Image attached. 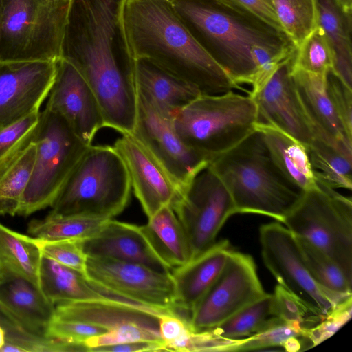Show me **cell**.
<instances>
[{"mask_svg":"<svg viewBox=\"0 0 352 352\" xmlns=\"http://www.w3.org/2000/svg\"><path fill=\"white\" fill-rule=\"evenodd\" d=\"M168 175L180 194L210 160L186 145L172 119L162 114L138 90V111L131 133Z\"/></svg>","mask_w":352,"mask_h":352,"instance_id":"13","label":"cell"},{"mask_svg":"<svg viewBox=\"0 0 352 352\" xmlns=\"http://www.w3.org/2000/svg\"><path fill=\"white\" fill-rule=\"evenodd\" d=\"M109 219L50 213L45 219L32 220L28 232L45 240H85L96 234Z\"/></svg>","mask_w":352,"mask_h":352,"instance_id":"32","label":"cell"},{"mask_svg":"<svg viewBox=\"0 0 352 352\" xmlns=\"http://www.w3.org/2000/svg\"><path fill=\"white\" fill-rule=\"evenodd\" d=\"M153 250L171 270L192 260L185 230L170 206H165L140 226Z\"/></svg>","mask_w":352,"mask_h":352,"instance_id":"26","label":"cell"},{"mask_svg":"<svg viewBox=\"0 0 352 352\" xmlns=\"http://www.w3.org/2000/svg\"><path fill=\"white\" fill-rule=\"evenodd\" d=\"M44 1L47 2V3H55V2H58V1H64V0H44Z\"/></svg>","mask_w":352,"mask_h":352,"instance_id":"52","label":"cell"},{"mask_svg":"<svg viewBox=\"0 0 352 352\" xmlns=\"http://www.w3.org/2000/svg\"><path fill=\"white\" fill-rule=\"evenodd\" d=\"M296 239L305 266L314 280L330 292L352 295V280L346 276L340 266L307 241L296 236Z\"/></svg>","mask_w":352,"mask_h":352,"instance_id":"35","label":"cell"},{"mask_svg":"<svg viewBox=\"0 0 352 352\" xmlns=\"http://www.w3.org/2000/svg\"><path fill=\"white\" fill-rule=\"evenodd\" d=\"M351 315L352 296L335 306L319 323L307 329V338L311 346H316L333 336L350 320Z\"/></svg>","mask_w":352,"mask_h":352,"instance_id":"45","label":"cell"},{"mask_svg":"<svg viewBox=\"0 0 352 352\" xmlns=\"http://www.w3.org/2000/svg\"><path fill=\"white\" fill-rule=\"evenodd\" d=\"M129 175L113 146H89L51 206L50 213L111 219L127 206Z\"/></svg>","mask_w":352,"mask_h":352,"instance_id":"5","label":"cell"},{"mask_svg":"<svg viewBox=\"0 0 352 352\" xmlns=\"http://www.w3.org/2000/svg\"><path fill=\"white\" fill-rule=\"evenodd\" d=\"M126 167L131 188L148 218L180 195L173 180L131 133L122 134L113 146Z\"/></svg>","mask_w":352,"mask_h":352,"instance_id":"18","label":"cell"},{"mask_svg":"<svg viewBox=\"0 0 352 352\" xmlns=\"http://www.w3.org/2000/svg\"><path fill=\"white\" fill-rule=\"evenodd\" d=\"M307 329L298 322H287L275 316L258 333L238 340L232 351L258 350L272 346H282L289 352L297 351L303 346V340L309 341Z\"/></svg>","mask_w":352,"mask_h":352,"instance_id":"33","label":"cell"},{"mask_svg":"<svg viewBox=\"0 0 352 352\" xmlns=\"http://www.w3.org/2000/svg\"><path fill=\"white\" fill-rule=\"evenodd\" d=\"M171 207L188 239L192 259L214 244L223 224L236 214L230 192L209 165L194 177Z\"/></svg>","mask_w":352,"mask_h":352,"instance_id":"10","label":"cell"},{"mask_svg":"<svg viewBox=\"0 0 352 352\" xmlns=\"http://www.w3.org/2000/svg\"><path fill=\"white\" fill-rule=\"evenodd\" d=\"M294 54L249 95L256 104L259 122L276 127L307 146L314 135L291 73Z\"/></svg>","mask_w":352,"mask_h":352,"instance_id":"16","label":"cell"},{"mask_svg":"<svg viewBox=\"0 0 352 352\" xmlns=\"http://www.w3.org/2000/svg\"><path fill=\"white\" fill-rule=\"evenodd\" d=\"M292 76L314 138L352 156V138L346 133L327 96L326 74L292 67Z\"/></svg>","mask_w":352,"mask_h":352,"instance_id":"19","label":"cell"},{"mask_svg":"<svg viewBox=\"0 0 352 352\" xmlns=\"http://www.w3.org/2000/svg\"><path fill=\"white\" fill-rule=\"evenodd\" d=\"M275 317L272 294H267L245 307L217 327L209 329L218 338L239 340L262 330Z\"/></svg>","mask_w":352,"mask_h":352,"instance_id":"34","label":"cell"},{"mask_svg":"<svg viewBox=\"0 0 352 352\" xmlns=\"http://www.w3.org/2000/svg\"><path fill=\"white\" fill-rule=\"evenodd\" d=\"M86 276L97 285L144 306L177 309L171 272L136 263L87 257Z\"/></svg>","mask_w":352,"mask_h":352,"instance_id":"14","label":"cell"},{"mask_svg":"<svg viewBox=\"0 0 352 352\" xmlns=\"http://www.w3.org/2000/svg\"><path fill=\"white\" fill-rule=\"evenodd\" d=\"M274 315L287 322H298L311 328L324 318L292 292L278 284L272 294Z\"/></svg>","mask_w":352,"mask_h":352,"instance_id":"40","label":"cell"},{"mask_svg":"<svg viewBox=\"0 0 352 352\" xmlns=\"http://www.w3.org/2000/svg\"><path fill=\"white\" fill-rule=\"evenodd\" d=\"M255 129L260 132L273 162L289 182L302 191L316 184L304 144L268 124L258 122Z\"/></svg>","mask_w":352,"mask_h":352,"instance_id":"25","label":"cell"},{"mask_svg":"<svg viewBox=\"0 0 352 352\" xmlns=\"http://www.w3.org/2000/svg\"><path fill=\"white\" fill-rule=\"evenodd\" d=\"M48 96L45 107L61 116L78 138L91 145L97 132L105 127L101 108L84 78L62 58L56 60Z\"/></svg>","mask_w":352,"mask_h":352,"instance_id":"17","label":"cell"},{"mask_svg":"<svg viewBox=\"0 0 352 352\" xmlns=\"http://www.w3.org/2000/svg\"><path fill=\"white\" fill-rule=\"evenodd\" d=\"M32 141L35 162L18 215L28 217L52 206L91 145L83 142L58 113L45 107Z\"/></svg>","mask_w":352,"mask_h":352,"instance_id":"8","label":"cell"},{"mask_svg":"<svg viewBox=\"0 0 352 352\" xmlns=\"http://www.w3.org/2000/svg\"><path fill=\"white\" fill-rule=\"evenodd\" d=\"M2 267H3L2 264H1V263L0 261V274H1V270H2Z\"/></svg>","mask_w":352,"mask_h":352,"instance_id":"53","label":"cell"},{"mask_svg":"<svg viewBox=\"0 0 352 352\" xmlns=\"http://www.w3.org/2000/svg\"><path fill=\"white\" fill-rule=\"evenodd\" d=\"M281 28L296 48L318 26L316 0H272Z\"/></svg>","mask_w":352,"mask_h":352,"instance_id":"36","label":"cell"},{"mask_svg":"<svg viewBox=\"0 0 352 352\" xmlns=\"http://www.w3.org/2000/svg\"><path fill=\"white\" fill-rule=\"evenodd\" d=\"M333 260L352 280V201L316 181L282 222Z\"/></svg>","mask_w":352,"mask_h":352,"instance_id":"9","label":"cell"},{"mask_svg":"<svg viewBox=\"0 0 352 352\" xmlns=\"http://www.w3.org/2000/svg\"><path fill=\"white\" fill-rule=\"evenodd\" d=\"M232 1L240 5L267 25L279 31L283 32L272 0Z\"/></svg>","mask_w":352,"mask_h":352,"instance_id":"47","label":"cell"},{"mask_svg":"<svg viewBox=\"0 0 352 352\" xmlns=\"http://www.w3.org/2000/svg\"><path fill=\"white\" fill-rule=\"evenodd\" d=\"M318 25L324 31L333 52L332 71L352 89L351 14L336 0H316Z\"/></svg>","mask_w":352,"mask_h":352,"instance_id":"27","label":"cell"},{"mask_svg":"<svg viewBox=\"0 0 352 352\" xmlns=\"http://www.w3.org/2000/svg\"><path fill=\"white\" fill-rule=\"evenodd\" d=\"M230 250L228 241L221 240L171 271L177 309L192 311L222 272Z\"/></svg>","mask_w":352,"mask_h":352,"instance_id":"23","label":"cell"},{"mask_svg":"<svg viewBox=\"0 0 352 352\" xmlns=\"http://www.w3.org/2000/svg\"><path fill=\"white\" fill-rule=\"evenodd\" d=\"M67 352L88 351L84 344H76L36 334L25 329L6 333V343L0 352Z\"/></svg>","mask_w":352,"mask_h":352,"instance_id":"38","label":"cell"},{"mask_svg":"<svg viewBox=\"0 0 352 352\" xmlns=\"http://www.w3.org/2000/svg\"><path fill=\"white\" fill-rule=\"evenodd\" d=\"M136 341H156L164 343L159 331L131 324L91 337L85 340V344L88 348V351H90L96 347Z\"/></svg>","mask_w":352,"mask_h":352,"instance_id":"42","label":"cell"},{"mask_svg":"<svg viewBox=\"0 0 352 352\" xmlns=\"http://www.w3.org/2000/svg\"><path fill=\"white\" fill-rule=\"evenodd\" d=\"M32 238L42 254L86 276L87 256L82 248V241Z\"/></svg>","mask_w":352,"mask_h":352,"instance_id":"41","label":"cell"},{"mask_svg":"<svg viewBox=\"0 0 352 352\" xmlns=\"http://www.w3.org/2000/svg\"><path fill=\"white\" fill-rule=\"evenodd\" d=\"M259 239L263 260L278 284L292 292L319 315L325 317L352 295L330 292L309 273L293 233L279 222L262 225Z\"/></svg>","mask_w":352,"mask_h":352,"instance_id":"11","label":"cell"},{"mask_svg":"<svg viewBox=\"0 0 352 352\" xmlns=\"http://www.w3.org/2000/svg\"><path fill=\"white\" fill-rule=\"evenodd\" d=\"M316 181L333 189L352 188V156L314 138L306 146Z\"/></svg>","mask_w":352,"mask_h":352,"instance_id":"31","label":"cell"},{"mask_svg":"<svg viewBox=\"0 0 352 352\" xmlns=\"http://www.w3.org/2000/svg\"><path fill=\"white\" fill-rule=\"evenodd\" d=\"M168 351L164 343L156 341H136L91 349V352H135Z\"/></svg>","mask_w":352,"mask_h":352,"instance_id":"48","label":"cell"},{"mask_svg":"<svg viewBox=\"0 0 352 352\" xmlns=\"http://www.w3.org/2000/svg\"><path fill=\"white\" fill-rule=\"evenodd\" d=\"M39 287L54 305L71 301L110 300L87 276L42 254Z\"/></svg>","mask_w":352,"mask_h":352,"instance_id":"28","label":"cell"},{"mask_svg":"<svg viewBox=\"0 0 352 352\" xmlns=\"http://www.w3.org/2000/svg\"><path fill=\"white\" fill-rule=\"evenodd\" d=\"M208 165L230 192L236 213L262 214L282 223L304 192L281 173L256 129Z\"/></svg>","mask_w":352,"mask_h":352,"instance_id":"4","label":"cell"},{"mask_svg":"<svg viewBox=\"0 0 352 352\" xmlns=\"http://www.w3.org/2000/svg\"><path fill=\"white\" fill-rule=\"evenodd\" d=\"M159 331L168 351H181L192 329L188 320L179 316L176 312L160 316Z\"/></svg>","mask_w":352,"mask_h":352,"instance_id":"46","label":"cell"},{"mask_svg":"<svg viewBox=\"0 0 352 352\" xmlns=\"http://www.w3.org/2000/svg\"><path fill=\"white\" fill-rule=\"evenodd\" d=\"M105 332L104 329L92 324L61 319L54 316L45 336L69 343L85 345V342L88 338Z\"/></svg>","mask_w":352,"mask_h":352,"instance_id":"43","label":"cell"},{"mask_svg":"<svg viewBox=\"0 0 352 352\" xmlns=\"http://www.w3.org/2000/svg\"><path fill=\"white\" fill-rule=\"evenodd\" d=\"M54 316L92 324L107 331L138 324L159 331L160 315L142 307L113 300H81L58 303Z\"/></svg>","mask_w":352,"mask_h":352,"instance_id":"22","label":"cell"},{"mask_svg":"<svg viewBox=\"0 0 352 352\" xmlns=\"http://www.w3.org/2000/svg\"><path fill=\"white\" fill-rule=\"evenodd\" d=\"M40 114V111L34 112L0 128V171L32 141Z\"/></svg>","mask_w":352,"mask_h":352,"instance_id":"39","label":"cell"},{"mask_svg":"<svg viewBox=\"0 0 352 352\" xmlns=\"http://www.w3.org/2000/svg\"><path fill=\"white\" fill-rule=\"evenodd\" d=\"M0 324L3 327L6 332L17 329H25L21 322L7 309L6 306H4L1 301Z\"/></svg>","mask_w":352,"mask_h":352,"instance_id":"49","label":"cell"},{"mask_svg":"<svg viewBox=\"0 0 352 352\" xmlns=\"http://www.w3.org/2000/svg\"><path fill=\"white\" fill-rule=\"evenodd\" d=\"M266 294L250 255L231 249L214 283L190 312L194 331L212 329Z\"/></svg>","mask_w":352,"mask_h":352,"instance_id":"12","label":"cell"},{"mask_svg":"<svg viewBox=\"0 0 352 352\" xmlns=\"http://www.w3.org/2000/svg\"><path fill=\"white\" fill-rule=\"evenodd\" d=\"M56 72V60L0 61V128L39 111Z\"/></svg>","mask_w":352,"mask_h":352,"instance_id":"15","label":"cell"},{"mask_svg":"<svg viewBox=\"0 0 352 352\" xmlns=\"http://www.w3.org/2000/svg\"><path fill=\"white\" fill-rule=\"evenodd\" d=\"M71 0H0V61L56 60Z\"/></svg>","mask_w":352,"mask_h":352,"instance_id":"7","label":"cell"},{"mask_svg":"<svg viewBox=\"0 0 352 352\" xmlns=\"http://www.w3.org/2000/svg\"><path fill=\"white\" fill-rule=\"evenodd\" d=\"M342 9L347 13H351L352 11V0H336Z\"/></svg>","mask_w":352,"mask_h":352,"instance_id":"50","label":"cell"},{"mask_svg":"<svg viewBox=\"0 0 352 352\" xmlns=\"http://www.w3.org/2000/svg\"><path fill=\"white\" fill-rule=\"evenodd\" d=\"M41 256L42 253L32 237L13 231L0 223V261L3 267L39 287Z\"/></svg>","mask_w":352,"mask_h":352,"instance_id":"30","label":"cell"},{"mask_svg":"<svg viewBox=\"0 0 352 352\" xmlns=\"http://www.w3.org/2000/svg\"><path fill=\"white\" fill-rule=\"evenodd\" d=\"M138 90L164 116L173 120L201 93L194 86L146 59L135 60Z\"/></svg>","mask_w":352,"mask_h":352,"instance_id":"24","label":"cell"},{"mask_svg":"<svg viewBox=\"0 0 352 352\" xmlns=\"http://www.w3.org/2000/svg\"><path fill=\"white\" fill-rule=\"evenodd\" d=\"M172 122L182 142L211 161L255 131L258 113L250 95L230 90L199 96L177 112Z\"/></svg>","mask_w":352,"mask_h":352,"instance_id":"6","label":"cell"},{"mask_svg":"<svg viewBox=\"0 0 352 352\" xmlns=\"http://www.w3.org/2000/svg\"><path fill=\"white\" fill-rule=\"evenodd\" d=\"M0 301L26 330L45 336L54 318L55 305L45 296L38 285L2 267Z\"/></svg>","mask_w":352,"mask_h":352,"instance_id":"21","label":"cell"},{"mask_svg":"<svg viewBox=\"0 0 352 352\" xmlns=\"http://www.w3.org/2000/svg\"><path fill=\"white\" fill-rule=\"evenodd\" d=\"M82 245L87 257L136 263L159 272H171L153 250L140 227L134 224L109 219L96 234L83 240Z\"/></svg>","mask_w":352,"mask_h":352,"instance_id":"20","label":"cell"},{"mask_svg":"<svg viewBox=\"0 0 352 352\" xmlns=\"http://www.w3.org/2000/svg\"><path fill=\"white\" fill-rule=\"evenodd\" d=\"M120 21L126 47L135 60H149L201 94L240 88L193 38L171 0H124Z\"/></svg>","mask_w":352,"mask_h":352,"instance_id":"2","label":"cell"},{"mask_svg":"<svg viewBox=\"0 0 352 352\" xmlns=\"http://www.w3.org/2000/svg\"><path fill=\"white\" fill-rule=\"evenodd\" d=\"M36 154L32 141L0 171V215L17 214L30 180Z\"/></svg>","mask_w":352,"mask_h":352,"instance_id":"29","label":"cell"},{"mask_svg":"<svg viewBox=\"0 0 352 352\" xmlns=\"http://www.w3.org/2000/svg\"><path fill=\"white\" fill-rule=\"evenodd\" d=\"M327 96L347 135L352 138V89L332 70L326 74Z\"/></svg>","mask_w":352,"mask_h":352,"instance_id":"44","label":"cell"},{"mask_svg":"<svg viewBox=\"0 0 352 352\" xmlns=\"http://www.w3.org/2000/svg\"><path fill=\"white\" fill-rule=\"evenodd\" d=\"M6 333L5 329L0 324V349L6 343Z\"/></svg>","mask_w":352,"mask_h":352,"instance_id":"51","label":"cell"},{"mask_svg":"<svg viewBox=\"0 0 352 352\" xmlns=\"http://www.w3.org/2000/svg\"><path fill=\"white\" fill-rule=\"evenodd\" d=\"M124 0H71L60 58L94 94L105 127L133 131L138 111L135 60L126 47L120 14Z\"/></svg>","mask_w":352,"mask_h":352,"instance_id":"1","label":"cell"},{"mask_svg":"<svg viewBox=\"0 0 352 352\" xmlns=\"http://www.w3.org/2000/svg\"><path fill=\"white\" fill-rule=\"evenodd\" d=\"M333 65L332 50L324 31L318 25L296 48L292 68L326 74Z\"/></svg>","mask_w":352,"mask_h":352,"instance_id":"37","label":"cell"},{"mask_svg":"<svg viewBox=\"0 0 352 352\" xmlns=\"http://www.w3.org/2000/svg\"><path fill=\"white\" fill-rule=\"evenodd\" d=\"M193 38L236 85L252 84L254 46L280 54L296 47L285 32L267 25L232 0H171Z\"/></svg>","mask_w":352,"mask_h":352,"instance_id":"3","label":"cell"}]
</instances>
